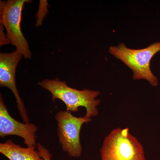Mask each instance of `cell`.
Returning a JSON list of instances; mask_svg holds the SVG:
<instances>
[{"label": "cell", "mask_w": 160, "mask_h": 160, "mask_svg": "<svg viewBox=\"0 0 160 160\" xmlns=\"http://www.w3.org/2000/svg\"><path fill=\"white\" fill-rule=\"evenodd\" d=\"M38 85L51 93L53 101L57 99L62 101L66 105L67 111L77 112L79 107H83L86 109V117L91 118L98 114V106L101 102L96 98L99 95V91L78 90L69 87L66 82L58 78L46 79L39 82Z\"/></svg>", "instance_id": "1"}, {"label": "cell", "mask_w": 160, "mask_h": 160, "mask_svg": "<svg viewBox=\"0 0 160 160\" xmlns=\"http://www.w3.org/2000/svg\"><path fill=\"white\" fill-rule=\"evenodd\" d=\"M160 52V41L150 44L143 49H131L124 43L110 46L109 52L120 60L132 72L133 80H145L153 87L158 85V78L152 72L150 64L152 59Z\"/></svg>", "instance_id": "2"}, {"label": "cell", "mask_w": 160, "mask_h": 160, "mask_svg": "<svg viewBox=\"0 0 160 160\" xmlns=\"http://www.w3.org/2000/svg\"><path fill=\"white\" fill-rule=\"evenodd\" d=\"M100 152L102 160H146L143 146L128 128L112 130L104 139Z\"/></svg>", "instance_id": "3"}, {"label": "cell", "mask_w": 160, "mask_h": 160, "mask_svg": "<svg viewBox=\"0 0 160 160\" xmlns=\"http://www.w3.org/2000/svg\"><path fill=\"white\" fill-rule=\"evenodd\" d=\"M32 2L30 0L0 1V24L6 29L10 44L25 59H31L32 54L21 29L22 15L25 4Z\"/></svg>", "instance_id": "4"}, {"label": "cell", "mask_w": 160, "mask_h": 160, "mask_svg": "<svg viewBox=\"0 0 160 160\" xmlns=\"http://www.w3.org/2000/svg\"><path fill=\"white\" fill-rule=\"evenodd\" d=\"M55 118L58 122V136L62 149L70 157H80L82 152L81 129L83 124L91 122V118L85 116L77 117L67 111L58 112Z\"/></svg>", "instance_id": "5"}, {"label": "cell", "mask_w": 160, "mask_h": 160, "mask_svg": "<svg viewBox=\"0 0 160 160\" xmlns=\"http://www.w3.org/2000/svg\"><path fill=\"white\" fill-rule=\"evenodd\" d=\"M22 57V54L16 50L10 53H0V86L7 87L12 92L21 118L25 123H29V116L18 91L16 80L17 67Z\"/></svg>", "instance_id": "6"}, {"label": "cell", "mask_w": 160, "mask_h": 160, "mask_svg": "<svg viewBox=\"0 0 160 160\" xmlns=\"http://www.w3.org/2000/svg\"><path fill=\"white\" fill-rule=\"evenodd\" d=\"M38 127L32 123H22L12 117L0 95V137L15 135L22 138L28 147H36Z\"/></svg>", "instance_id": "7"}, {"label": "cell", "mask_w": 160, "mask_h": 160, "mask_svg": "<svg viewBox=\"0 0 160 160\" xmlns=\"http://www.w3.org/2000/svg\"><path fill=\"white\" fill-rule=\"evenodd\" d=\"M36 147L23 148L8 140L0 143V152L9 160H45L35 150Z\"/></svg>", "instance_id": "8"}, {"label": "cell", "mask_w": 160, "mask_h": 160, "mask_svg": "<svg viewBox=\"0 0 160 160\" xmlns=\"http://www.w3.org/2000/svg\"><path fill=\"white\" fill-rule=\"evenodd\" d=\"M36 146L37 150L42 158L45 160H52V155L48 149H46L39 143H37Z\"/></svg>", "instance_id": "9"}, {"label": "cell", "mask_w": 160, "mask_h": 160, "mask_svg": "<svg viewBox=\"0 0 160 160\" xmlns=\"http://www.w3.org/2000/svg\"><path fill=\"white\" fill-rule=\"evenodd\" d=\"M10 44V41L7 34L4 32V27L0 24V46H2Z\"/></svg>", "instance_id": "10"}, {"label": "cell", "mask_w": 160, "mask_h": 160, "mask_svg": "<svg viewBox=\"0 0 160 160\" xmlns=\"http://www.w3.org/2000/svg\"></svg>", "instance_id": "11"}]
</instances>
